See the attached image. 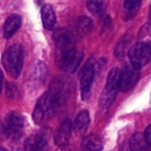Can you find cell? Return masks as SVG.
<instances>
[{
    "instance_id": "6da1fadb",
    "label": "cell",
    "mask_w": 151,
    "mask_h": 151,
    "mask_svg": "<svg viewBox=\"0 0 151 151\" xmlns=\"http://www.w3.org/2000/svg\"><path fill=\"white\" fill-rule=\"evenodd\" d=\"M61 105L58 98L48 90L38 99L33 111V120L36 124H41L50 119Z\"/></svg>"
},
{
    "instance_id": "7a4b0ae2",
    "label": "cell",
    "mask_w": 151,
    "mask_h": 151,
    "mask_svg": "<svg viewBox=\"0 0 151 151\" xmlns=\"http://www.w3.org/2000/svg\"><path fill=\"white\" fill-rule=\"evenodd\" d=\"M119 72L120 69L116 67L111 69L108 74L105 87L99 99V106L104 111L112 104L119 90Z\"/></svg>"
},
{
    "instance_id": "3957f363",
    "label": "cell",
    "mask_w": 151,
    "mask_h": 151,
    "mask_svg": "<svg viewBox=\"0 0 151 151\" xmlns=\"http://www.w3.org/2000/svg\"><path fill=\"white\" fill-rule=\"evenodd\" d=\"M24 60V50L20 44L10 46L4 56V65L13 78H18L21 73Z\"/></svg>"
},
{
    "instance_id": "277c9868",
    "label": "cell",
    "mask_w": 151,
    "mask_h": 151,
    "mask_svg": "<svg viewBox=\"0 0 151 151\" xmlns=\"http://www.w3.org/2000/svg\"><path fill=\"white\" fill-rule=\"evenodd\" d=\"M24 119L17 112H10L6 115L3 128L5 135L12 140L19 139L24 132Z\"/></svg>"
},
{
    "instance_id": "5b68a950",
    "label": "cell",
    "mask_w": 151,
    "mask_h": 151,
    "mask_svg": "<svg viewBox=\"0 0 151 151\" xmlns=\"http://www.w3.org/2000/svg\"><path fill=\"white\" fill-rule=\"evenodd\" d=\"M128 56L131 64L141 70V68L147 65L150 60V46L149 43L138 42L130 48Z\"/></svg>"
},
{
    "instance_id": "8992f818",
    "label": "cell",
    "mask_w": 151,
    "mask_h": 151,
    "mask_svg": "<svg viewBox=\"0 0 151 151\" xmlns=\"http://www.w3.org/2000/svg\"><path fill=\"white\" fill-rule=\"evenodd\" d=\"M83 58V53L75 49H71L63 53H58V63L61 69L69 73H73L79 67Z\"/></svg>"
},
{
    "instance_id": "52a82bcc",
    "label": "cell",
    "mask_w": 151,
    "mask_h": 151,
    "mask_svg": "<svg viewBox=\"0 0 151 151\" xmlns=\"http://www.w3.org/2000/svg\"><path fill=\"white\" fill-rule=\"evenodd\" d=\"M96 73V65L94 61L90 58L87 61L84 67L81 72L80 77V89L82 100H88L90 96L91 87L94 81V76Z\"/></svg>"
},
{
    "instance_id": "ba28073f",
    "label": "cell",
    "mask_w": 151,
    "mask_h": 151,
    "mask_svg": "<svg viewBox=\"0 0 151 151\" xmlns=\"http://www.w3.org/2000/svg\"><path fill=\"white\" fill-rule=\"evenodd\" d=\"M73 89V81L67 76L55 77L50 84V91L54 94L62 105L66 102Z\"/></svg>"
},
{
    "instance_id": "9c48e42d",
    "label": "cell",
    "mask_w": 151,
    "mask_h": 151,
    "mask_svg": "<svg viewBox=\"0 0 151 151\" xmlns=\"http://www.w3.org/2000/svg\"><path fill=\"white\" fill-rule=\"evenodd\" d=\"M140 79V69L132 64L124 65L119 72V90L127 92L133 88Z\"/></svg>"
},
{
    "instance_id": "30bf717a",
    "label": "cell",
    "mask_w": 151,
    "mask_h": 151,
    "mask_svg": "<svg viewBox=\"0 0 151 151\" xmlns=\"http://www.w3.org/2000/svg\"><path fill=\"white\" fill-rule=\"evenodd\" d=\"M54 40L58 48V53H63L73 48V35L65 28H59L54 33Z\"/></svg>"
},
{
    "instance_id": "8fae6325",
    "label": "cell",
    "mask_w": 151,
    "mask_h": 151,
    "mask_svg": "<svg viewBox=\"0 0 151 151\" xmlns=\"http://www.w3.org/2000/svg\"><path fill=\"white\" fill-rule=\"evenodd\" d=\"M73 128V125L72 123V120L70 119H65L61 123V125L59 126V127L56 132L54 137L55 144L59 147L65 146L69 142Z\"/></svg>"
},
{
    "instance_id": "7c38bea8",
    "label": "cell",
    "mask_w": 151,
    "mask_h": 151,
    "mask_svg": "<svg viewBox=\"0 0 151 151\" xmlns=\"http://www.w3.org/2000/svg\"><path fill=\"white\" fill-rule=\"evenodd\" d=\"M48 141L43 134H35L27 138L24 142V151H47Z\"/></svg>"
},
{
    "instance_id": "4fadbf2b",
    "label": "cell",
    "mask_w": 151,
    "mask_h": 151,
    "mask_svg": "<svg viewBox=\"0 0 151 151\" xmlns=\"http://www.w3.org/2000/svg\"><path fill=\"white\" fill-rule=\"evenodd\" d=\"M21 17L19 14L9 16L4 25V35L5 38H11L19 28L21 25Z\"/></svg>"
},
{
    "instance_id": "5bb4252c",
    "label": "cell",
    "mask_w": 151,
    "mask_h": 151,
    "mask_svg": "<svg viewBox=\"0 0 151 151\" xmlns=\"http://www.w3.org/2000/svg\"><path fill=\"white\" fill-rule=\"evenodd\" d=\"M90 122L89 112L86 110H83L78 113L73 123V130L78 134H82L86 132Z\"/></svg>"
},
{
    "instance_id": "9a60e30c",
    "label": "cell",
    "mask_w": 151,
    "mask_h": 151,
    "mask_svg": "<svg viewBox=\"0 0 151 151\" xmlns=\"http://www.w3.org/2000/svg\"><path fill=\"white\" fill-rule=\"evenodd\" d=\"M103 142L96 134L86 136L81 143V151H102Z\"/></svg>"
},
{
    "instance_id": "2e32d148",
    "label": "cell",
    "mask_w": 151,
    "mask_h": 151,
    "mask_svg": "<svg viewBox=\"0 0 151 151\" xmlns=\"http://www.w3.org/2000/svg\"><path fill=\"white\" fill-rule=\"evenodd\" d=\"M129 148L131 151H151V145L147 142L144 134L140 133H136L131 137Z\"/></svg>"
},
{
    "instance_id": "e0dca14e",
    "label": "cell",
    "mask_w": 151,
    "mask_h": 151,
    "mask_svg": "<svg viewBox=\"0 0 151 151\" xmlns=\"http://www.w3.org/2000/svg\"><path fill=\"white\" fill-rule=\"evenodd\" d=\"M93 29V21L89 17L81 16L75 22V30L81 37H84L90 34Z\"/></svg>"
},
{
    "instance_id": "ac0fdd59",
    "label": "cell",
    "mask_w": 151,
    "mask_h": 151,
    "mask_svg": "<svg viewBox=\"0 0 151 151\" xmlns=\"http://www.w3.org/2000/svg\"><path fill=\"white\" fill-rule=\"evenodd\" d=\"M132 38H133L132 35L126 34L119 41V42L117 43V45L115 47V50H114V55L116 56L117 58L121 59L126 57L127 52H129V50H130L129 47H130V44L132 42Z\"/></svg>"
},
{
    "instance_id": "d6986e66",
    "label": "cell",
    "mask_w": 151,
    "mask_h": 151,
    "mask_svg": "<svg viewBox=\"0 0 151 151\" xmlns=\"http://www.w3.org/2000/svg\"><path fill=\"white\" fill-rule=\"evenodd\" d=\"M42 21L45 29H52L56 24V16L54 11L50 4L42 6Z\"/></svg>"
},
{
    "instance_id": "ffe728a7",
    "label": "cell",
    "mask_w": 151,
    "mask_h": 151,
    "mask_svg": "<svg viewBox=\"0 0 151 151\" xmlns=\"http://www.w3.org/2000/svg\"><path fill=\"white\" fill-rule=\"evenodd\" d=\"M87 7L96 16H101L105 11L104 0H87Z\"/></svg>"
},
{
    "instance_id": "44dd1931",
    "label": "cell",
    "mask_w": 151,
    "mask_h": 151,
    "mask_svg": "<svg viewBox=\"0 0 151 151\" xmlns=\"http://www.w3.org/2000/svg\"><path fill=\"white\" fill-rule=\"evenodd\" d=\"M46 75H47L46 65L42 62H38L35 67V71H34V74H33L34 79L35 80V81H40V82L43 83V81L46 78Z\"/></svg>"
},
{
    "instance_id": "7402d4cb",
    "label": "cell",
    "mask_w": 151,
    "mask_h": 151,
    "mask_svg": "<svg viewBox=\"0 0 151 151\" xmlns=\"http://www.w3.org/2000/svg\"><path fill=\"white\" fill-rule=\"evenodd\" d=\"M6 96L10 99H16L19 96V91L18 87L12 83L6 84Z\"/></svg>"
},
{
    "instance_id": "603a6c76",
    "label": "cell",
    "mask_w": 151,
    "mask_h": 151,
    "mask_svg": "<svg viewBox=\"0 0 151 151\" xmlns=\"http://www.w3.org/2000/svg\"><path fill=\"white\" fill-rule=\"evenodd\" d=\"M142 0H125L124 6L128 12H136L140 7Z\"/></svg>"
},
{
    "instance_id": "cb8c5ba5",
    "label": "cell",
    "mask_w": 151,
    "mask_h": 151,
    "mask_svg": "<svg viewBox=\"0 0 151 151\" xmlns=\"http://www.w3.org/2000/svg\"><path fill=\"white\" fill-rule=\"evenodd\" d=\"M144 137L147 141V142L151 145V124L146 128L145 132H144Z\"/></svg>"
},
{
    "instance_id": "d4e9b609",
    "label": "cell",
    "mask_w": 151,
    "mask_h": 151,
    "mask_svg": "<svg viewBox=\"0 0 151 151\" xmlns=\"http://www.w3.org/2000/svg\"><path fill=\"white\" fill-rule=\"evenodd\" d=\"M131 150H130V148L128 149L127 147H126V146H124L121 150H120V151H130Z\"/></svg>"
},
{
    "instance_id": "484cf974",
    "label": "cell",
    "mask_w": 151,
    "mask_h": 151,
    "mask_svg": "<svg viewBox=\"0 0 151 151\" xmlns=\"http://www.w3.org/2000/svg\"><path fill=\"white\" fill-rule=\"evenodd\" d=\"M150 18L151 19V7H150Z\"/></svg>"
},
{
    "instance_id": "4316f807",
    "label": "cell",
    "mask_w": 151,
    "mask_h": 151,
    "mask_svg": "<svg viewBox=\"0 0 151 151\" xmlns=\"http://www.w3.org/2000/svg\"><path fill=\"white\" fill-rule=\"evenodd\" d=\"M1 151H6V150H4V149H2V150H1Z\"/></svg>"
},
{
    "instance_id": "83f0119b",
    "label": "cell",
    "mask_w": 151,
    "mask_h": 151,
    "mask_svg": "<svg viewBox=\"0 0 151 151\" xmlns=\"http://www.w3.org/2000/svg\"><path fill=\"white\" fill-rule=\"evenodd\" d=\"M150 50H151V43H150Z\"/></svg>"
}]
</instances>
